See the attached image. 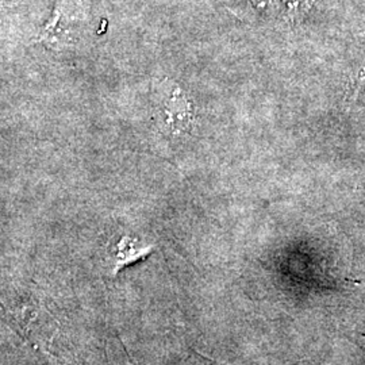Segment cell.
Returning <instances> with one entry per match:
<instances>
[{
  "label": "cell",
  "mask_w": 365,
  "mask_h": 365,
  "mask_svg": "<svg viewBox=\"0 0 365 365\" xmlns=\"http://www.w3.org/2000/svg\"><path fill=\"white\" fill-rule=\"evenodd\" d=\"M148 248H134L133 245H119L118 250L117 268L126 265L129 262L137 260L140 256H143L145 253H148Z\"/></svg>",
  "instance_id": "obj_1"
},
{
  "label": "cell",
  "mask_w": 365,
  "mask_h": 365,
  "mask_svg": "<svg viewBox=\"0 0 365 365\" xmlns=\"http://www.w3.org/2000/svg\"><path fill=\"white\" fill-rule=\"evenodd\" d=\"M360 80H361V83H364V80H365V71H363V72H361V78H360Z\"/></svg>",
  "instance_id": "obj_2"
}]
</instances>
